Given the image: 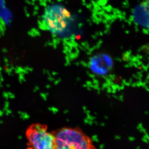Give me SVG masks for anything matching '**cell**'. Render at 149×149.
<instances>
[{"label": "cell", "mask_w": 149, "mask_h": 149, "mask_svg": "<svg viewBox=\"0 0 149 149\" xmlns=\"http://www.w3.org/2000/svg\"><path fill=\"white\" fill-rule=\"evenodd\" d=\"M27 149H54L55 138L45 124L34 123L26 132Z\"/></svg>", "instance_id": "obj_3"}, {"label": "cell", "mask_w": 149, "mask_h": 149, "mask_svg": "<svg viewBox=\"0 0 149 149\" xmlns=\"http://www.w3.org/2000/svg\"><path fill=\"white\" fill-rule=\"evenodd\" d=\"M54 149H97L92 139L78 127H63L52 131Z\"/></svg>", "instance_id": "obj_2"}, {"label": "cell", "mask_w": 149, "mask_h": 149, "mask_svg": "<svg viewBox=\"0 0 149 149\" xmlns=\"http://www.w3.org/2000/svg\"><path fill=\"white\" fill-rule=\"evenodd\" d=\"M40 23L43 29L63 37L69 35L73 25L69 13L58 4L49 6L45 9Z\"/></svg>", "instance_id": "obj_1"}]
</instances>
